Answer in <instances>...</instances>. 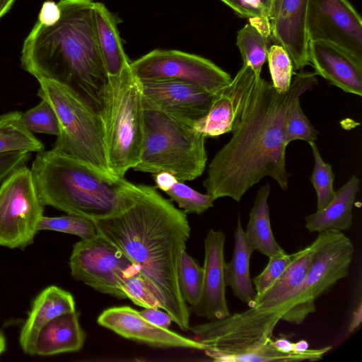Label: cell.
Wrapping results in <instances>:
<instances>
[{"label": "cell", "instance_id": "obj_1", "mask_svg": "<svg viewBox=\"0 0 362 362\" xmlns=\"http://www.w3.org/2000/svg\"><path fill=\"white\" fill-rule=\"evenodd\" d=\"M294 74V73H293ZM315 72L295 73L289 88L278 92L260 77L233 129L230 139L215 154L204 187L214 201L230 197L240 202L264 177L286 190V125L300 97L317 84Z\"/></svg>", "mask_w": 362, "mask_h": 362}, {"label": "cell", "instance_id": "obj_2", "mask_svg": "<svg viewBox=\"0 0 362 362\" xmlns=\"http://www.w3.org/2000/svg\"><path fill=\"white\" fill-rule=\"evenodd\" d=\"M187 214L156 187L134 185L119 212L93 219L98 233L135 264L160 303L182 329H189V310L182 296L177 267L189 238Z\"/></svg>", "mask_w": 362, "mask_h": 362}, {"label": "cell", "instance_id": "obj_3", "mask_svg": "<svg viewBox=\"0 0 362 362\" xmlns=\"http://www.w3.org/2000/svg\"><path fill=\"white\" fill-rule=\"evenodd\" d=\"M93 0H59V19L37 21L21 51L22 68L37 81L65 84L99 112L108 82L93 16Z\"/></svg>", "mask_w": 362, "mask_h": 362}, {"label": "cell", "instance_id": "obj_4", "mask_svg": "<svg viewBox=\"0 0 362 362\" xmlns=\"http://www.w3.org/2000/svg\"><path fill=\"white\" fill-rule=\"evenodd\" d=\"M30 170L45 206L90 219L123 210L135 185L124 177L105 176L54 148L37 152Z\"/></svg>", "mask_w": 362, "mask_h": 362}, {"label": "cell", "instance_id": "obj_5", "mask_svg": "<svg viewBox=\"0 0 362 362\" xmlns=\"http://www.w3.org/2000/svg\"><path fill=\"white\" fill-rule=\"evenodd\" d=\"M205 139L192 124L143 101L141 151L133 169L151 175L168 172L184 182L193 180L206 168Z\"/></svg>", "mask_w": 362, "mask_h": 362}, {"label": "cell", "instance_id": "obj_6", "mask_svg": "<svg viewBox=\"0 0 362 362\" xmlns=\"http://www.w3.org/2000/svg\"><path fill=\"white\" fill-rule=\"evenodd\" d=\"M38 82L37 96L49 103L59 122V133L53 148L75 157L105 176L119 177L108 166L100 112L65 84L47 79Z\"/></svg>", "mask_w": 362, "mask_h": 362}, {"label": "cell", "instance_id": "obj_7", "mask_svg": "<svg viewBox=\"0 0 362 362\" xmlns=\"http://www.w3.org/2000/svg\"><path fill=\"white\" fill-rule=\"evenodd\" d=\"M100 114L109 168L115 176L124 177L138 163L143 140L141 86L132 69L108 78Z\"/></svg>", "mask_w": 362, "mask_h": 362}, {"label": "cell", "instance_id": "obj_8", "mask_svg": "<svg viewBox=\"0 0 362 362\" xmlns=\"http://www.w3.org/2000/svg\"><path fill=\"white\" fill-rule=\"evenodd\" d=\"M45 206L30 168L23 165L7 176L0 186V246L24 250L31 245Z\"/></svg>", "mask_w": 362, "mask_h": 362}, {"label": "cell", "instance_id": "obj_9", "mask_svg": "<svg viewBox=\"0 0 362 362\" xmlns=\"http://www.w3.org/2000/svg\"><path fill=\"white\" fill-rule=\"evenodd\" d=\"M140 81L175 80L197 86L213 94L227 86L230 75L211 60L175 49H153L131 62Z\"/></svg>", "mask_w": 362, "mask_h": 362}, {"label": "cell", "instance_id": "obj_10", "mask_svg": "<svg viewBox=\"0 0 362 362\" xmlns=\"http://www.w3.org/2000/svg\"><path fill=\"white\" fill-rule=\"evenodd\" d=\"M135 264L99 233L73 246L69 259L71 274L95 290L120 299L127 298L116 280V273Z\"/></svg>", "mask_w": 362, "mask_h": 362}, {"label": "cell", "instance_id": "obj_11", "mask_svg": "<svg viewBox=\"0 0 362 362\" xmlns=\"http://www.w3.org/2000/svg\"><path fill=\"white\" fill-rule=\"evenodd\" d=\"M306 30L309 42L331 43L362 62V19L347 0H308Z\"/></svg>", "mask_w": 362, "mask_h": 362}, {"label": "cell", "instance_id": "obj_12", "mask_svg": "<svg viewBox=\"0 0 362 362\" xmlns=\"http://www.w3.org/2000/svg\"><path fill=\"white\" fill-rule=\"evenodd\" d=\"M140 86L145 103L193 126L206 115L214 98L197 86L180 81H144Z\"/></svg>", "mask_w": 362, "mask_h": 362}, {"label": "cell", "instance_id": "obj_13", "mask_svg": "<svg viewBox=\"0 0 362 362\" xmlns=\"http://www.w3.org/2000/svg\"><path fill=\"white\" fill-rule=\"evenodd\" d=\"M260 77L243 64L231 81L214 94L209 112L194 128L206 138L231 132Z\"/></svg>", "mask_w": 362, "mask_h": 362}, {"label": "cell", "instance_id": "obj_14", "mask_svg": "<svg viewBox=\"0 0 362 362\" xmlns=\"http://www.w3.org/2000/svg\"><path fill=\"white\" fill-rule=\"evenodd\" d=\"M308 4V0H271L268 13L270 39L288 53L293 71L310 65L306 30Z\"/></svg>", "mask_w": 362, "mask_h": 362}, {"label": "cell", "instance_id": "obj_15", "mask_svg": "<svg viewBox=\"0 0 362 362\" xmlns=\"http://www.w3.org/2000/svg\"><path fill=\"white\" fill-rule=\"evenodd\" d=\"M98 323L116 334L134 341L158 348H183L204 351L207 346L173 331L156 326L144 319L139 311L129 307L105 310Z\"/></svg>", "mask_w": 362, "mask_h": 362}, {"label": "cell", "instance_id": "obj_16", "mask_svg": "<svg viewBox=\"0 0 362 362\" xmlns=\"http://www.w3.org/2000/svg\"><path fill=\"white\" fill-rule=\"evenodd\" d=\"M226 235L210 229L204 238V262L202 291L197 303L192 307L197 316L209 320L230 315L228 308L224 278Z\"/></svg>", "mask_w": 362, "mask_h": 362}, {"label": "cell", "instance_id": "obj_17", "mask_svg": "<svg viewBox=\"0 0 362 362\" xmlns=\"http://www.w3.org/2000/svg\"><path fill=\"white\" fill-rule=\"evenodd\" d=\"M310 64L316 75L348 93L362 95V62L346 50L324 41H310Z\"/></svg>", "mask_w": 362, "mask_h": 362}, {"label": "cell", "instance_id": "obj_18", "mask_svg": "<svg viewBox=\"0 0 362 362\" xmlns=\"http://www.w3.org/2000/svg\"><path fill=\"white\" fill-rule=\"evenodd\" d=\"M75 310L74 298L69 292L57 286L44 288L33 300L21 327L19 344L23 351L35 355V343L41 329L54 318Z\"/></svg>", "mask_w": 362, "mask_h": 362}, {"label": "cell", "instance_id": "obj_19", "mask_svg": "<svg viewBox=\"0 0 362 362\" xmlns=\"http://www.w3.org/2000/svg\"><path fill=\"white\" fill-rule=\"evenodd\" d=\"M273 338L274 337L264 338L239 346H207L204 351L213 361L217 362H296L320 360L332 348L327 346L308 349L301 354H284L274 346Z\"/></svg>", "mask_w": 362, "mask_h": 362}, {"label": "cell", "instance_id": "obj_20", "mask_svg": "<svg viewBox=\"0 0 362 362\" xmlns=\"http://www.w3.org/2000/svg\"><path fill=\"white\" fill-rule=\"evenodd\" d=\"M93 16L100 53L108 78H116L132 69L118 30L121 21L101 2H95Z\"/></svg>", "mask_w": 362, "mask_h": 362}, {"label": "cell", "instance_id": "obj_21", "mask_svg": "<svg viewBox=\"0 0 362 362\" xmlns=\"http://www.w3.org/2000/svg\"><path fill=\"white\" fill-rule=\"evenodd\" d=\"M86 334L79 323V313L61 315L46 324L35 343V355L52 356L76 352L83 345Z\"/></svg>", "mask_w": 362, "mask_h": 362}, {"label": "cell", "instance_id": "obj_22", "mask_svg": "<svg viewBox=\"0 0 362 362\" xmlns=\"http://www.w3.org/2000/svg\"><path fill=\"white\" fill-rule=\"evenodd\" d=\"M359 187V178L353 175L335 191L334 197L324 209L305 216V228L310 233L349 230L352 226V210Z\"/></svg>", "mask_w": 362, "mask_h": 362}, {"label": "cell", "instance_id": "obj_23", "mask_svg": "<svg viewBox=\"0 0 362 362\" xmlns=\"http://www.w3.org/2000/svg\"><path fill=\"white\" fill-rule=\"evenodd\" d=\"M234 237L232 257L224 265L225 281L235 297L251 307L257 296L250 272V257L254 251L246 240L240 217Z\"/></svg>", "mask_w": 362, "mask_h": 362}, {"label": "cell", "instance_id": "obj_24", "mask_svg": "<svg viewBox=\"0 0 362 362\" xmlns=\"http://www.w3.org/2000/svg\"><path fill=\"white\" fill-rule=\"evenodd\" d=\"M269 193V184L262 186L257 191L245 230L246 240L253 251L257 250L268 257L286 254L272 232L268 204Z\"/></svg>", "mask_w": 362, "mask_h": 362}, {"label": "cell", "instance_id": "obj_25", "mask_svg": "<svg viewBox=\"0 0 362 362\" xmlns=\"http://www.w3.org/2000/svg\"><path fill=\"white\" fill-rule=\"evenodd\" d=\"M320 240L321 234L318 233L310 245L296 252L295 257L283 274L263 294L256 297L253 305L279 298L298 286L309 270Z\"/></svg>", "mask_w": 362, "mask_h": 362}, {"label": "cell", "instance_id": "obj_26", "mask_svg": "<svg viewBox=\"0 0 362 362\" xmlns=\"http://www.w3.org/2000/svg\"><path fill=\"white\" fill-rule=\"evenodd\" d=\"M44 149L42 142L26 127L21 112L12 111L0 116V154Z\"/></svg>", "mask_w": 362, "mask_h": 362}, {"label": "cell", "instance_id": "obj_27", "mask_svg": "<svg viewBox=\"0 0 362 362\" xmlns=\"http://www.w3.org/2000/svg\"><path fill=\"white\" fill-rule=\"evenodd\" d=\"M269 35L249 22L238 32L236 45L244 64L250 66L259 76L271 46Z\"/></svg>", "mask_w": 362, "mask_h": 362}, {"label": "cell", "instance_id": "obj_28", "mask_svg": "<svg viewBox=\"0 0 362 362\" xmlns=\"http://www.w3.org/2000/svg\"><path fill=\"white\" fill-rule=\"evenodd\" d=\"M116 280L127 298L135 305L144 308H161L160 302L136 265L127 271L117 272Z\"/></svg>", "mask_w": 362, "mask_h": 362}, {"label": "cell", "instance_id": "obj_29", "mask_svg": "<svg viewBox=\"0 0 362 362\" xmlns=\"http://www.w3.org/2000/svg\"><path fill=\"white\" fill-rule=\"evenodd\" d=\"M177 278L183 299L192 307L194 306L197 303L202 291L203 267H201L186 250L181 253L177 267Z\"/></svg>", "mask_w": 362, "mask_h": 362}, {"label": "cell", "instance_id": "obj_30", "mask_svg": "<svg viewBox=\"0 0 362 362\" xmlns=\"http://www.w3.org/2000/svg\"><path fill=\"white\" fill-rule=\"evenodd\" d=\"M40 230L75 235L81 239H88L98 234L93 219L70 214L56 217L43 216L38 224V231Z\"/></svg>", "mask_w": 362, "mask_h": 362}, {"label": "cell", "instance_id": "obj_31", "mask_svg": "<svg viewBox=\"0 0 362 362\" xmlns=\"http://www.w3.org/2000/svg\"><path fill=\"white\" fill-rule=\"evenodd\" d=\"M314 157V167L310 181L317 195V210L324 209L334 197V174L332 165L324 161L315 141L308 142Z\"/></svg>", "mask_w": 362, "mask_h": 362}, {"label": "cell", "instance_id": "obj_32", "mask_svg": "<svg viewBox=\"0 0 362 362\" xmlns=\"http://www.w3.org/2000/svg\"><path fill=\"white\" fill-rule=\"evenodd\" d=\"M185 214H200L214 206L213 199L207 194L200 193L177 181L165 192Z\"/></svg>", "mask_w": 362, "mask_h": 362}, {"label": "cell", "instance_id": "obj_33", "mask_svg": "<svg viewBox=\"0 0 362 362\" xmlns=\"http://www.w3.org/2000/svg\"><path fill=\"white\" fill-rule=\"evenodd\" d=\"M22 116L31 132L58 136V119L54 108L47 100L41 99L36 106L22 112Z\"/></svg>", "mask_w": 362, "mask_h": 362}, {"label": "cell", "instance_id": "obj_34", "mask_svg": "<svg viewBox=\"0 0 362 362\" xmlns=\"http://www.w3.org/2000/svg\"><path fill=\"white\" fill-rule=\"evenodd\" d=\"M267 61L272 86L279 93L286 92L293 74L292 62L288 53L281 46L272 45L268 51Z\"/></svg>", "mask_w": 362, "mask_h": 362}, {"label": "cell", "instance_id": "obj_35", "mask_svg": "<svg viewBox=\"0 0 362 362\" xmlns=\"http://www.w3.org/2000/svg\"><path fill=\"white\" fill-rule=\"evenodd\" d=\"M238 16L249 19L263 33L269 35L268 13L271 0H219Z\"/></svg>", "mask_w": 362, "mask_h": 362}, {"label": "cell", "instance_id": "obj_36", "mask_svg": "<svg viewBox=\"0 0 362 362\" xmlns=\"http://www.w3.org/2000/svg\"><path fill=\"white\" fill-rule=\"evenodd\" d=\"M317 130L303 113L300 99L297 100L291 107L286 120L285 136L286 144L288 145L295 140L315 141L317 139Z\"/></svg>", "mask_w": 362, "mask_h": 362}, {"label": "cell", "instance_id": "obj_37", "mask_svg": "<svg viewBox=\"0 0 362 362\" xmlns=\"http://www.w3.org/2000/svg\"><path fill=\"white\" fill-rule=\"evenodd\" d=\"M295 255L296 252L269 257V262L264 270L252 280L255 286L256 297L263 294L278 279Z\"/></svg>", "mask_w": 362, "mask_h": 362}, {"label": "cell", "instance_id": "obj_38", "mask_svg": "<svg viewBox=\"0 0 362 362\" xmlns=\"http://www.w3.org/2000/svg\"><path fill=\"white\" fill-rule=\"evenodd\" d=\"M30 158V153L24 151L0 154V182L16 169L25 165Z\"/></svg>", "mask_w": 362, "mask_h": 362}, {"label": "cell", "instance_id": "obj_39", "mask_svg": "<svg viewBox=\"0 0 362 362\" xmlns=\"http://www.w3.org/2000/svg\"><path fill=\"white\" fill-rule=\"evenodd\" d=\"M139 314L151 324L168 329L172 322V317L167 312L160 311L158 308H148L139 311Z\"/></svg>", "mask_w": 362, "mask_h": 362}, {"label": "cell", "instance_id": "obj_40", "mask_svg": "<svg viewBox=\"0 0 362 362\" xmlns=\"http://www.w3.org/2000/svg\"><path fill=\"white\" fill-rule=\"evenodd\" d=\"M60 16L58 4L54 1H46L43 3L38 16V21L45 25H50L57 21Z\"/></svg>", "mask_w": 362, "mask_h": 362}, {"label": "cell", "instance_id": "obj_41", "mask_svg": "<svg viewBox=\"0 0 362 362\" xmlns=\"http://www.w3.org/2000/svg\"><path fill=\"white\" fill-rule=\"evenodd\" d=\"M152 177L156 183V187L164 192L170 189L178 181L174 175L168 172L153 174Z\"/></svg>", "mask_w": 362, "mask_h": 362}, {"label": "cell", "instance_id": "obj_42", "mask_svg": "<svg viewBox=\"0 0 362 362\" xmlns=\"http://www.w3.org/2000/svg\"><path fill=\"white\" fill-rule=\"evenodd\" d=\"M272 344L280 352L284 354H297L294 352L293 343L290 341L289 339L286 338H273Z\"/></svg>", "mask_w": 362, "mask_h": 362}, {"label": "cell", "instance_id": "obj_43", "mask_svg": "<svg viewBox=\"0 0 362 362\" xmlns=\"http://www.w3.org/2000/svg\"><path fill=\"white\" fill-rule=\"evenodd\" d=\"M362 322V303L359 302L358 305L355 309L348 328L349 334L353 333L361 325Z\"/></svg>", "mask_w": 362, "mask_h": 362}, {"label": "cell", "instance_id": "obj_44", "mask_svg": "<svg viewBox=\"0 0 362 362\" xmlns=\"http://www.w3.org/2000/svg\"><path fill=\"white\" fill-rule=\"evenodd\" d=\"M309 344L307 341L302 339L296 343H293L294 352L301 354L308 351Z\"/></svg>", "mask_w": 362, "mask_h": 362}, {"label": "cell", "instance_id": "obj_45", "mask_svg": "<svg viewBox=\"0 0 362 362\" xmlns=\"http://www.w3.org/2000/svg\"><path fill=\"white\" fill-rule=\"evenodd\" d=\"M15 0H0V18L11 8Z\"/></svg>", "mask_w": 362, "mask_h": 362}, {"label": "cell", "instance_id": "obj_46", "mask_svg": "<svg viewBox=\"0 0 362 362\" xmlns=\"http://www.w3.org/2000/svg\"><path fill=\"white\" fill-rule=\"evenodd\" d=\"M6 349V339L4 332L0 330V356L4 353Z\"/></svg>", "mask_w": 362, "mask_h": 362}]
</instances>
